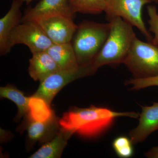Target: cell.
<instances>
[{"instance_id": "1", "label": "cell", "mask_w": 158, "mask_h": 158, "mask_svg": "<svg viewBox=\"0 0 158 158\" xmlns=\"http://www.w3.org/2000/svg\"><path fill=\"white\" fill-rule=\"evenodd\" d=\"M120 116L138 118L139 114L134 112H117L94 106L87 108L73 107L63 114L59 123L60 127L73 135L77 133L85 138H94L108 130Z\"/></svg>"}, {"instance_id": "2", "label": "cell", "mask_w": 158, "mask_h": 158, "mask_svg": "<svg viewBox=\"0 0 158 158\" xmlns=\"http://www.w3.org/2000/svg\"><path fill=\"white\" fill-rule=\"evenodd\" d=\"M109 21L111 24L110 34L91 65L94 73L104 65L123 63L137 37L133 26L121 18H113Z\"/></svg>"}, {"instance_id": "3", "label": "cell", "mask_w": 158, "mask_h": 158, "mask_svg": "<svg viewBox=\"0 0 158 158\" xmlns=\"http://www.w3.org/2000/svg\"><path fill=\"white\" fill-rule=\"evenodd\" d=\"M110 30V22L85 20L78 25L71 42L80 66H91L104 45Z\"/></svg>"}, {"instance_id": "4", "label": "cell", "mask_w": 158, "mask_h": 158, "mask_svg": "<svg viewBox=\"0 0 158 158\" xmlns=\"http://www.w3.org/2000/svg\"><path fill=\"white\" fill-rule=\"evenodd\" d=\"M123 64L132 74L133 78L158 75V45L136 37Z\"/></svg>"}, {"instance_id": "5", "label": "cell", "mask_w": 158, "mask_h": 158, "mask_svg": "<svg viewBox=\"0 0 158 158\" xmlns=\"http://www.w3.org/2000/svg\"><path fill=\"white\" fill-rule=\"evenodd\" d=\"M105 11L108 20L120 17L133 27H135L144 35L148 41L151 42L153 37L143 21L142 11L150 0H106Z\"/></svg>"}, {"instance_id": "6", "label": "cell", "mask_w": 158, "mask_h": 158, "mask_svg": "<svg viewBox=\"0 0 158 158\" xmlns=\"http://www.w3.org/2000/svg\"><path fill=\"white\" fill-rule=\"evenodd\" d=\"M93 74L91 66H81L76 70L58 71L40 82L39 88L32 97L42 100L50 106L55 97L65 85Z\"/></svg>"}, {"instance_id": "7", "label": "cell", "mask_w": 158, "mask_h": 158, "mask_svg": "<svg viewBox=\"0 0 158 158\" xmlns=\"http://www.w3.org/2000/svg\"><path fill=\"white\" fill-rule=\"evenodd\" d=\"M53 43L34 20L20 23L11 32L9 47L11 50L18 44L27 45L32 54L47 51Z\"/></svg>"}, {"instance_id": "8", "label": "cell", "mask_w": 158, "mask_h": 158, "mask_svg": "<svg viewBox=\"0 0 158 158\" xmlns=\"http://www.w3.org/2000/svg\"><path fill=\"white\" fill-rule=\"evenodd\" d=\"M33 20L39 25L53 44L72 42L78 27L73 18L62 15H51Z\"/></svg>"}, {"instance_id": "9", "label": "cell", "mask_w": 158, "mask_h": 158, "mask_svg": "<svg viewBox=\"0 0 158 158\" xmlns=\"http://www.w3.org/2000/svg\"><path fill=\"white\" fill-rule=\"evenodd\" d=\"M139 123L129 133L133 144L144 141L154 132L158 130V102H154L149 106H141Z\"/></svg>"}, {"instance_id": "10", "label": "cell", "mask_w": 158, "mask_h": 158, "mask_svg": "<svg viewBox=\"0 0 158 158\" xmlns=\"http://www.w3.org/2000/svg\"><path fill=\"white\" fill-rule=\"evenodd\" d=\"M26 116L28 138L32 142L39 141L45 143L50 141L60 130L59 121H56L54 115L45 120L34 119L28 114Z\"/></svg>"}, {"instance_id": "11", "label": "cell", "mask_w": 158, "mask_h": 158, "mask_svg": "<svg viewBox=\"0 0 158 158\" xmlns=\"http://www.w3.org/2000/svg\"><path fill=\"white\" fill-rule=\"evenodd\" d=\"M54 14L62 15L73 18L74 15L71 10L68 0H40L36 6L26 10L21 23Z\"/></svg>"}, {"instance_id": "12", "label": "cell", "mask_w": 158, "mask_h": 158, "mask_svg": "<svg viewBox=\"0 0 158 158\" xmlns=\"http://www.w3.org/2000/svg\"><path fill=\"white\" fill-rule=\"evenodd\" d=\"M24 2L12 0L11 6L7 14L0 19V54L5 55L10 52L9 47V37L11 32L21 23V8Z\"/></svg>"}, {"instance_id": "13", "label": "cell", "mask_w": 158, "mask_h": 158, "mask_svg": "<svg viewBox=\"0 0 158 158\" xmlns=\"http://www.w3.org/2000/svg\"><path fill=\"white\" fill-rule=\"evenodd\" d=\"M61 70L47 51L32 54L29 60L28 72L35 81H42L52 74Z\"/></svg>"}, {"instance_id": "14", "label": "cell", "mask_w": 158, "mask_h": 158, "mask_svg": "<svg viewBox=\"0 0 158 158\" xmlns=\"http://www.w3.org/2000/svg\"><path fill=\"white\" fill-rule=\"evenodd\" d=\"M47 52L61 70L78 69L79 65L72 42L53 44Z\"/></svg>"}, {"instance_id": "15", "label": "cell", "mask_w": 158, "mask_h": 158, "mask_svg": "<svg viewBox=\"0 0 158 158\" xmlns=\"http://www.w3.org/2000/svg\"><path fill=\"white\" fill-rule=\"evenodd\" d=\"M70 132L60 127L56 135L50 141L45 142L37 151L30 156L31 158H58L61 157L69 138L72 136Z\"/></svg>"}, {"instance_id": "16", "label": "cell", "mask_w": 158, "mask_h": 158, "mask_svg": "<svg viewBox=\"0 0 158 158\" xmlns=\"http://www.w3.org/2000/svg\"><path fill=\"white\" fill-rule=\"evenodd\" d=\"M0 96L2 98L10 100L17 106L18 112L15 117L16 121L28 113L30 110V102L31 97H27L22 91L15 86L8 85L0 88Z\"/></svg>"}, {"instance_id": "17", "label": "cell", "mask_w": 158, "mask_h": 158, "mask_svg": "<svg viewBox=\"0 0 158 158\" xmlns=\"http://www.w3.org/2000/svg\"><path fill=\"white\" fill-rule=\"evenodd\" d=\"M71 10L77 13L91 15L101 14L105 11L106 0H68Z\"/></svg>"}, {"instance_id": "18", "label": "cell", "mask_w": 158, "mask_h": 158, "mask_svg": "<svg viewBox=\"0 0 158 158\" xmlns=\"http://www.w3.org/2000/svg\"><path fill=\"white\" fill-rule=\"evenodd\" d=\"M133 142L130 138L120 136L115 138L113 142V147L117 155L120 158H127L134 154Z\"/></svg>"}, {"instance_id": "19", "label": "cell", "mask_w": 158, "mask_h": 158, "mask_svg": "<svg viewBox=\"0 0 158 158\" xmlns=\"http://www.w3.org/2000/svg\"><path fill=\"white\" fill-rule=\"evenodd\" d=\"M147 12L149 17L148 31L154 34L151 42L158 45V11L156 6L149 5L147 6Z\"/></svg>"}, {"instance_id": "20", "label": "cell", "mask_w": 158, "mask_h": 158, "mask_svg": "<svg viewBox=\"0 0 158 158\" xmlns=\"http://www.w3.org/2000/svg\"><path fill=\"white\" fill-rule=\"evenodd\" d=\"M125 85H131V90H135L153 86H158V75L147 78L129 79L126 81Z\"/></svg>"}, {"instance_id": "21", "label": "cell", "mask_w": 158, "mask_h": 158, "mask_svg": "<svg viewBox=\"0 0 158 158\" xmlns=\"http://www.w3.org/2000/svg\"><path fill=\"white\" fill-rule=\"evenodd\" d=\"M145 156L147 158H158V146L152 148L145 153Z\"/></svg>"}, {"instance_id": "22", "label": "cell", "mask_w": 158, "mask_h": 158, "mask_svg": "<svg viewBox=\"0 0 158 158\" xmlns=\"http://www.w3.org/2000/svg\"><path fill=\"white\" fill-rule=\"evenodd\" d=\"M23 2H24V3H25L26 5H28L29 4H30V3L31 2H33L34 0H21Z\"/></svg>"}, {"instance_id": "23", "label": "cell", "mask_w": 158, "mask_h": 158, "mask_svg": "<svg viewBox=\"0 0 158 158\" xmlns=\"http://www.w3.org/2000/svg\"><path fill=\"white\" fill-rule=\"evenodd\" d=\"M150 1L152 2H154L156 3V4H158V0H150Z\"/></svg>"}]
</instances>
